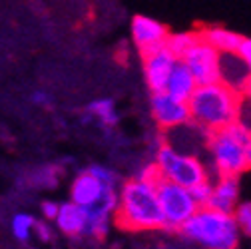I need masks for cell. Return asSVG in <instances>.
<instances>
[{
    "label": "cell",
    "mask_w": 251,
    "mask_h": 249,
    "mask_svg": "<svg viewBox=\"0 0 251 249\" xmlns=\"http://www.w3.org/2000/svg\"><path fill=\"white\" fill-rule=\"evenodd\" d=\"M243 94L251 100V76L247 78V82H245V84H243V88H241V96H243Z\"/></svg>",
    "instance_id": "f1b7e54d"
},
{
    "label": "cell",
    "mask_w": 251,
    "mask_h": 249,
    "mask_svg": "<svg viewBox=\"0 0 251 249\" xmlns=\"http://www.w3.org/2000/svg\"><path fill=\"white\" fill-rule=\"evenodd\" d=\"M187 108H190V118L196 126L207 134H215L239 122L243 108L241 92L224 82L198 86L187 102Z\"/></svg>",
    "instance_id": "6da1fadb"
},
{
    "label": "cell",
    "mask_w": 251,
    "mask_h": 249,
    "mask_svg": "<svg viewBox=\"0 0 251 249\" xmlns=\"http://www.w3.org/2000/svg\"><path fill=\"white\" fill-rule=\"evenodd\" d=\"M177 58L172 56L166 48L153 52V54H148L144 56V74H146V82L150 86V90L153 94L158 92H164L166 88V82L176 66Z\"/></svg>",
    "instance_id": "30bf717a"
},
{
    "label": "cell",
    "mask_w": 251,
    "mask_h": 249,
    "mask_svg": "<svg viewBox=\"0 0 251 249\" xmlns=\"http://www.w3.org/2000/svg\"><path fill=\"white\" fill-rule=\"evenodd\" d=\"M32 224H34V217L20 213V215H16L14 220H12V233L20 241H26L28 235H30V229H32Z\"/></svg>",
    "instance_id": "7402d4cb"
},
{
    "label": "cell",
    "mask_w": 251,
    "mask_h": 249,
    "mask_svg": "<svg viewBox=\"0 0 251 249\" xmlns=\"http://www.w3.org/2000/svg\"><path fill=\"white\" fill-rule=\"evenodd\" d=\"M153 164L160 168L164 179L179 185V188H185V190H192L194 185L207 179V172L198 158H194L190 153L177 151L170 144H164L158 148Z\"/></svg>",
    "instance_id": "277c9868"
},
{
    "label": "cell",
    "mask_w": 251,
    "mask_h": 249,
    "mask_svg": "<svg viewBox=\"0 0 251 249\" xmlns=\"http://www.w3.org/2000/svg\"><path fill=\"white\" fill-rule=\"evenodd\" d=\"M231 215H233V220H235L237 229L251 237V201L239 203Z\"/></svg>",
    "instance_id": "d6986e66"
},
{
    "label": "cell",
    "mask_w": 251,
    "mask_h": 249,
    "mask_svg": "<svg viewBox=\"0 0 251 249\" xmlns=\"http://www.w3.org/2000/svg\"><path fill=\"white\" fill-rule=\"evenodd\" d=\"M198 40H200L198 32H176V34H168L164 48L172 56H176L177 60H181L187 52L194 48V44H198Z\"/></svg>",
    "instance_id": "2e32d148"
},
{
    "label": "cell",
    "mask_w": 251,
    "mask_h": 249,
    "mask_svg": "<svg viewBox=\"0 0 251 249\" xmlns=\"http://www.w3.org/2000/svg\"><path fill=\"white\" fill-rule=\"evenodd\" d=\"M155 194H158V201L162 207L166 229H179L200 209L194 203L190 192L185 188H179V185L168 181V179H162L158 185H155Z\"/></svg>",
    "instance_id": "5b68a950"
},
{
    "label": "cell",
    "mask_w": 251,
    "mask_h": 249,
    "mask_svg": "<svg viewBox=\"0 0 251 249\" xmlns=\"http://www.w3.org/2000/svg\"><path fill=\"white\" fill-rule=\"evenodd\" d=\"M104 190L106 188L98 179H94L90 174L84 172L72 181V190H70L72 203H76L80 207H92V205L98 203V199L102 198Z\"/></svg>",
    "instance_id": "5bb4252c"
},
{
    "label": "cell",
    "mask_w": 251,
    "mask_h": 249,
    "mask_svg": "<svg viewBox=\"0 0 251 249\" xmlns=\"http://www.w3.org/2000/svg\"><path fill=\"white\" fill-rule=\"evenodd\" d=\"M198 36L201 42H205L207 46H211L219 54H237V48L243 40L241 34L231 32L227 28H219V26L203 28L198 32Z\"/></svg>",
    "instance_id": "4fadbf2b"
},
{
    "label": "cell",
    "mask_w": 251,
    "mask_h": 249,
    "mask_svg": "<svg viewBox=\"0 0 251 249\" xmlns=\"http://www.w3.org/2000/svg\"><path fill=\"white\" fill-rule=\"evenodd\" d=\"M86 174H90L94 179H98V181L104 185V188H110V190H114V185H116V181H118L116 174H114L112 170L104 168V166H90V168L86 170Z\"/></svg>",
    "instance_id": "ffe728a7"
},
{
    "label": "cell",
    "mask_w": 251,
    "mask_h": 249,
    "mask_svg": "<svg viewBox=\"0 0 251 249\" xmlns=\"http://www.w3.org/2000/svg\"><path fill=\"white\" fill-rule=\"evenodd\" d=\"M32 229L36 231V235H38L40 241H50V239H52V231H50V227H48L44 222H36V220H34Z\"/></svg>",
    "instance_id": "d4e9b609"
},
{
    "label": "cell",
    "mask_w": 251,
    "mask_h": 249,
    "mask_svg": "<svg viewBox=\"0 0 251 249\" xmlns=\"http://www.w3.org/2000/svg\"><path fill=\"white\" fill-rule=\"evenodd\" d=\"M86 220H88V209L72 201L62 203L56 215V224L60 231L66 235H82L86 229Z\"/></svg>",
    "instance_id": "9a60e30c"
},
{
    "label": "cell",
    "mask_w": 251,
    "mask_h": 249,
    "mask_svg": "<svg viewBox=\"0 0 251 249\" xmlns=\"http://www.w3.org/2000/svg\"><path fill=\"white\" fill-rule=\"evenodd\" d=\"M88 112L92 116L100 118V122L104 124V126H116V124L120 122V116L116 112V106L112 100L108 98H100V100H94L90 106H88Z\"/></svg>",
    "instance_id": "ac0fdd59"
},
{
    "label": "cell",
    "mask_w": 251,
    "mask_h": 249,
    "mask_svg": "<svg viewBox=\"0 0 251 249\" xmlns=\"http://www.w3.org/2000/svg\"><path fill=\"white\" fill-rule=\"evenodd\" d=\"M239 198V183L237 177H219L217 183L211 188V198L207 201V207L219 213H233L237 207Z\"/></svg>",
    "instance_id": "8fae6325"
},
{
    "label": "cell",
    "mask_w": 251,
    "mask_h": 249,
    "mask_svg": "<svg viewBox=\"0 0 251 249\" xmlns=\"http://www.w3.org/2000/svg\"><path fill=\"white\" fill-rule=\"evenodd\" d=\"M237 58L243 62V66L251 74V38H243L239 48H237Z\"/></svg>",
    "instance_id": "cb8c5ba5"
},
{
    "label": "cell",
    "mask_w": 251,
    "mask_h": 249,
    "mask_svg": "<svg viewBox=\"0 0 251 249\" xmlns=\"http://www.w3.org/2000/svg\"><path fill=\"white\" fill-rule=\"evenodd\" d=\"M151 116H153L155 124H160V128H164V130L181 128L192 122L187 104L170 98L166 92L151 94Z\"/></svg>",
    "instance_id": "9c48e42d"
},
{
    "label": "cell",
    "mask_w": 251,
    "mask_h": 249,
    "mask_svg": "<svg viewBox=\"0 0 251 249\" xmlns=\"http://www.w3.org/2000/svg\"><path fill=\"white\" fill-rule=\"evenodd\" d=\"M168 28L158 22L155 18L138 14L132 20V38L138 46V50L142 52V56L153 54L164 48L166 38H168Z\"/></svg>",
    "instance_id": "ba28073f"
},
{
    "label": "cell",
    "mask_w": 251,
    "mask_h": 249,
    "mask_svg": "<svg viewBox=\"0 0 251 249\" xmlns=\"http://www.w3.org/2000/svg\"><path fill=\"white\" fill-rule=\"evenodd\" d=\"M196 88H198V84H196L192 72L185 68V64L181 60H177L174 70H172V74H170V78H168V82H166L164 92L170 98L187 104V102H190V98H192V94L196 92Z\"/></svg>",
    "instance_id": "7c38bea8"
},
{
    "label": "cell",
    "mask_w": 251,
    "mask_h": 249,
    "mask_svg": "<svg viewBox=\"0 0 251 249\" xmlns=\"http://www.w3.org/2000/svg\"><path fill=\"white\" fill-rule=\"evenodd\" d=\"M207 140L219 177H237L241 172H245L243 146L237 144L226 130L207 134Z\"/></svg>",
    "instance_id": "8992f818"
},
{
    "label": "cell",
    "mask_w": 251,
    "mask_h": 249,
    "mask_svg": "<svg viewBox=\"0 0 251 249\" xmlns=\"http://www.w3.org/2000/svg\"><path fill=\"white\" fill-rule=\"evenodd\" d=\"M86 209H88V220H86L84 233L96 237V239H102L108 233V227H110V215L96 209V207H86Z\"/></svg>",
    "instance_id": "e0dca14e"
},
{
    "label": "cell",
    "mask_w": 251,
    "mask_h": 249,
    "mask_svg": "<svg viewBox=\"0 0 251 249\" xmlns=\"http://www.w3.org/2000/svg\"><path fill=\"white\" fill-rule=\"evenodd\" d=\"M243 162H245V170L251 168V142L243 146Z\"/></svg>",
    "instance_id": "4316f807"
},
{
    "label": "cell",
    "mask_w": 251,
    "mask_h": 249,
    "mask_svg": "<svg viewBox=\"0 0 251 249\" xmlns=\"http://www.w3.org/2000/svg\"><path fill=\"white\" fill-rule=\"evenodd\" d=\"M136 179L138 181H142V183H148V185H158L164 177H162V172H160V168L155 166V164H148V166H144L140 172H138V175H136Z\"/></svg>",
    "instance_id": "603a6c76"
},
{
    "label": "cell",
    "mask_w": 251,
    "mask_h": 249,
    "mask_svg": "<svg viewBox=\"0 0 251 249\" xmlns=\"http://www.w3.org/2000/svg\"><path fill=\"white\" fill-rule=\"evenodd\" d=\"M32 100H34L36 104H48V102H50L48 94H44V92H36V94L32 96Z\"/></svg>",
    "instance_id": "83f0119b"
},
{
    "label": "cell",
    "mask_w": 251,
    "mask_h": 249,
    "mask_svg": "<svg viewBox=\"0 0 251 249\" xmlns=\"http://www.w3.org/2000/svg\"><path fill=\"white\" fill-rule=\"evenodd\" d=\"M219 58H222V54L215 52L205 42L198 40V44H194V48L181 58V62L192 72L198 86H211V84L222 82Z\"/></svg>",
    "instance_id": "52a82bcc"
},
{
    "label": "cell",
    "mask_w": 251,
    "mask_h": 249,
    "mask_svg": "<svg viewBox=\"0 0 251 249\" xmlns=\"http://www.w3.org/2000/svg\"><path fill=\"white\" fill-rule=\"evenodd\" d=\"M116 224L128 231L166 227L162 207L153 185L130 179L124 183L116 205Z\"/></svg>",
    "instance_id": "7a4b0ae2"
},
{
    "label": "cell",
    "mask_w": 251,
    "mask_h": 249,
    "mask_svg": "<svg viewBox=\"0 0 251 249\" xmlns=\"http://www.w3.org/2000/svg\"><path fill=\"white\" fill-rule=\"evenodd\" d=\"M58 209H60V203H56V201H44L42 203V213H44L46 220H56Z\"/></svg>",
    "instance_id": "484cf974"
},
{
    "label": "cell",
    "mask_w": 251,
    "mask_h": 249,
    "mask_svg": "<svg viewBox=\"0 0 251 249\" xmlns=\"http://www.w3.org/2000/svg\"><path fill=\"white\" fill-rule=\"evenodd\" d=\"M211 188H213V183H209V179H205V181L194 185V188L187 190V192H190V196L198 207H207V201L211 198Z\"/></svg>",
    "instance_id": "44dd1931"
},
{
    "label": "cell",
    "mask_w": 251,
    "mask_h": 249,
    "mask_svg": "<svg viewBox=\"0 0 251 249\" xmlns=\"http://www.w3.org/2000/svg\"><path fill=\"white\" fill-rule=\"evenodd\" d=\"M179 231L205 249H235L239 243V229L233 215L219 213L209 207H200L179 227Z\"/></svg>",
    "instance_id": "3957f363"
}]
</instances>
